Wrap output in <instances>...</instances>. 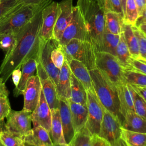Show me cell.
I'll use <instances>...</instances> for the list:
<instances>
[{
    "label": "cell",
    "instance_id": "cell-2",
    "mask_svg": "<svg viewBox=\"0 0 146 146\" xmlns=\"http://www.w3.org/2000/svg\"><path fill=\"white\" fill-rule=\"evenodd\" d=\"M76 6L81 12L91 42L96 52L100 51L106 29L103 9L91 0H78Z\"/></svg>",
    "mask_w": 146,
    "mask_h": 146
},
{
    "label": "cell",
    "instance_id": "cell-45",
    "mask_svg": "<svg viewBox=\"0 0 146 146\" xmlns=\"http://www.w3.org/2000/svg\"><path fill=\"white\" fill-rule=\"evenodd\" d=\"M22 75V71H21V67L18 68L15 70H14L12 74H11V78L13 82V84L15 85V86H17L18 83H19V81L21 80Z\"/></svg>",
    "mask_w": 146,
    "mask_h": 146
},
{
    "label": "cell",
    "instance_id": "cell-21",
    "mask_svg": "<svg viewBox=\"0 0 146 146\" xmlns=\"http://www.w3.org/2000/svg\"><path fill=\"white\" fill-rule=\"evenodd\" d=\"M120 104V112L123 116L129 111H134L132 89L131 86L124 83L116 86Z\"/></svg>",
    "mask_w": 146,
    "mask_h": 146
},
{
    "label": "cell",
    "instance_id": "cell-56",
    "mask_svg": "<svg viewBox=\"0 0 146 146\" xmlns=\"http://www.w3.org/2000/svg\"><path fill=\"white\" fill-rule=\"evenodd\" d=\"M5 123H3V121L0 122V131L2 129H5Z\"/></svg>",
    "mask_w": 146,
    "mask_h": 146
},
{
    "label": "cell",
    "instance_id": "cell-35",
    "mask_svg": "<svg viewBox=\"0 0 146 146\" xmlns=\"http://www.w3.org/2000/svg\"><path fill=\"white\" fill-rule=\"evenodd\" d=\"M17 34L9 33L0 35V48L5 52V54L9 52L14 47Z\"/></svg>",
    "mask_w": 146,
    "mask_h": 146
},
{
    "label": "cell",
    "instance_id": "cell-20",
    "mask_svg": "<svg viewBox=\"0 0 146 146\" xmlns=\"http://www.w3.org/2000/svg\"><path fill=\"white\" fill-rule=\"evenodd\" d=\"M38 61V60L36 58H31L21 65L22 75L21 80L13 91V95L15 97L23 95L28 80L32 76L34 75L36 71Z\"/></svg>",
    "mask_w": 146,
    "mask_h": 146
},
{
    "label": "cell",
    "instance_id": "cell-33",
    "mask_svg": "<svg viewBox=\"0 0 146 146\" xmlns=\"http://www.w3.org/2000/svg\"><path fill=\"white\" fill-rule=\"evenodd\" d=\"M71 142L73 146H93V136L85 127L75 133Z\"/></svg>",
    "mask_w": 146,
    "mask_h": 146
},
{
    "label": "cell",
    "instance_id": "cell-50",
    "mask_svg": "<svg viewBox=\"0 0 146 146\" xmlns=\"http://www.w3.org/2000/svg\"><path fill=\"white\" fill-rule=\"evenodd\" d=\"M108 146H127V145L124 142V141L120 137L112 144H108Z\"/></svg>",
    "mask_w": 146,
    "mask_h": 146
},
{
    "label": "cell",
    "instance_id": "cell-10",
    "mask_svg": "<svg viewBox=\"0 0 146 146\" xmlns=\"http://www.w3.org/2000/svg\"><path fill=\"white\" fill-rule=\"evenodd\" d=\"M103 116L98 136L112 144L121 137V123L119 119L103 107Z\"/></svg>",
    "mask_w": 146,
    "mask_h": 146
},
{
    "label": "cell",
    "instance_id": "cell-25",
    "mask_svg": "<svg viewBox=\"0 0 146 146\" xmlns=\"http://www.w3.org/2000/svg\"><path fill=\"white\" fill-rule=\"evenodd\" d=\"M49 133L53 143L55 145L66 143L59 108L51 111V124Z\"/></svg>",
    "mask_w": 146,
    "mask_h": 146
},
{
    "label": "cell",
    "instance_id": "cell-14",
    "mask_svg": "<svg viewBox=\"0 0 146 146\" xmlns=\"http://www.w3.org/2000/svg\"><path fill=\"white\" fill-rule=\"evenodd\" d=\"M59 4V12L53 31V39L57 42L71 21L73 8L72 0H62Z\"/></svg>",
    "mask_w": 146,
    "mask_h": 146
},
{
    "label": "cell",
    "instance_id": "cell-55",
    "mask_svg": "<svg viewBox=\"0 0 146 146\" xmlns=\"http://www.w3.org/2000/svg\"><path fill=\"white\" fill-rule=\"evenodd\" d=\"M55 146H73L71 142H70L68 144L67 143H63V144H59V145H56Z\"/></svg>",
    "mask_w": 146,
    "mask_h": 146
},
{
    "label": "cell",
    "instance_id": "cell-48",
    "mask_svg": "<svg viewBox=\"0 0 146 146\" xmlns=\"http://www.w3.org/2000/svg\"><path fill=\"white\" fill-rule=\"evenodd\" d=\"M130 86L132 87L133 90L135 91L140 96H141L146 102V87H141L131 85Z\"/></svg>",
    "mask_w": 146,
    "mask_h": 146
},
{
    "label": "cell",
    "instance_id": "cell-32",
    "mask_svg": "<svg viewBox=\"0 0 146 146\" xmlns=\"http://www.w3.org/2000/svg\"><path fill=\"white\" fill-rule=\"evenodd\" d=\"M125 83L131 86L146 87V75L135 70H124Z\"/></svg>",
    "mask_w": 146,
    "mask_h": 146
},
{
    "label": "cell",
    "instance_id": "cell-59",
    "mask_svg": "<svg viewBox=\"0 0 146 146\" xmlns=\"http://www.w3.org/2000/svg\"><path fill=\"white\" fill-rule=\"evenodd\" d=\"M0 146H3L2 144H1V143H0Z\"/></svg>",
    "mask_w": 146,
    "mask_h": 146
},
{
    "label": "cell",
    "instance_id": "cell-29",
    "mask_svg": "<svg viewBox=\"0 0 146 146\" xmlns=\"http://www.w3.org/2000/svg\"><path fill=\"white\" fill-rule=\"evenodd\" d=\"M105 27L111 33L120 35L122 33V26L124 23V18L119 14L107 11L104 13Z\"/></svg>",
    "mask_w": 146,
    "mask_h": 146
},
{
    "label": "cell",
    "instance_id": "cell-4",
    "mask_svg": "<svg viewBox=\"0 0 146 146\" xmlns=\"http://www.w3.org/2000/svg\"><path fill=\"white\" fill-rule=\"evenodd\" d=\"M49 4L41 5L19 4L0 19V35L9 33L17 34L23 26Z\"/></svg>",
    "mask_w": 146,
    "mask_h": 146
},
{
    "label": "cell",
    "instance_id": "cell-31",
    "mask_svg": "<svg viewBox=\"0 0 146 146\" xmlns=\"http://www.w3.org/2000/svg\"><path fill=\"white\" fill-rule=\"evenodd\" d=\"M120 38V34L116 35L112 34L105 29L100 51L107 52L115 56L116 48L119 42Z\"/></svg>",
    "mask_w": 146,
    "mask_h": 146
},
{
    "label": "cell",
    "instance_id": "cell-18",
    "mask_svg": "<svg viewBox=\"0 0 146 146\" xmlns=\"http://www.w3.org/2000/svg\"><path fill=\"white\" fill-rule=\"evenodd\" d=\"M59 110L66 143H70L75 135L69 100L59 99Z\"/></svg>",
    "mask_w": 146,
    "mask_h": 146
},
{
    "label": "cell",
    "instance_id": "cell-11",
    "mask_svg": "<svg viewBox=\"0 0 146 146\" xmlns=\"http://www.w3.org/2000/svg\"><path fill=\"white\" fill-rule=\"evenodd\" d=\"M58 44V42L54 39L42 40L40 39V46L38 54V60L47 72L49 77L52 79L55 86L57 84L60 69L58 68L53 63L51 52L52 49Z\"/></svg>",
    "mask_w": 146,
    "mask_h": 146
},
{
    "label": "cell",
    "instance_id": "cell-7",
    "mask_svg": "<svg viewBox=\"0 0 146 146\" xmlns=\"http://www.w3.org/2000/svg\"><path fill=\"white\" fill-rule=\"evenodd\" d=\"M72 39L91 42L83 17L77 6H74L71 21L64 30L58 42L60 46H63L66 45Z\"/></svg>",
    "mask_w": 146,
    "mask_h": 146
},
{
    "label": "cell",
    "instance_id": "cell-46",
    "mask_svg": "<svg viewBox=\"0 0 146 146\" xmlns=\"http://www.w3.org/2000/svg\"><path fill=\"white\" fill-rule=\"evenodd\" d=\"M137 7L139 17L141 16L146 6V0H134Z\"/></svg>",
    "mask_w": 146,
    "mask_h": 146
},
{
    "label": "cell",
    "instance_id": "cell-58",
    "mask_svg": "<svg viewBox=\"0 0 146 146\" xmlns=\"http://www.w3.org/2000/svg\"><path fill=\"white\" fill-rule=\"evenodd\" d=\"M20 146H27L26 144H25L23 142H22L21 140L20 141Z\"/></svg>",
    "mask_w": 146,
    "mask_h": 146
},
{
    "label": "cell",
    "instance_id": "cell-12",
    "mask_svg": "<svg viewBox=\"0 0 146 146\" xmlns=\"http://www.w3.org/2000/svg\"><path fill=\"white\" fill-rule=\"evenodd\" d=\"M59 12L58 2L52 1L42 10V23L39 38L42 40L53 39V31Z\"/></svg>",
    "mask_w": 146,
    "mask_h": 146
},
{
    "label": "cell",
    "instance_id": "cell-6",
    "mask_svg": "<svg viewBox=\"0 0 146 146\" xmlns=\"http://www.w3.org/2000/svg\"><path fill=\"white\" fill-rule=\"evenodd\" d=\"M96 67L115 86L125 83V70L115 56L105 52H96Z\"/></svg>",
    "mask_w": 146,
    "mask_h": 146
},
{
    "label": "cell",
    "instance_id": "cell-51",
    "mask_svg": "<svg viewBox=\"0 0 146 146\" xmlns=\"http://www.w3.org/2000/svg\"><path fill=\"white\" fill-rule=\"evenodd\" d=\"M2 93H9V92L7 89V87H6L5 83H3L2 80V79L0 78V94Z\"/></svg>",
    "mask_w": 146,
    "mask_h": 146
},
{
    "label": "cell",
    "instance_id": "cell-28",
    "mask_svg": "<svg viewBox=\"0 0 146 146\" xmlns=\"http://www.w3.org/2000/svg\"><path fill=\"white\" fill-rule=\"evenodd\" d=\"M115 56L124 70H132V60L133 58L124 41L122 33L120 34L119 42L116 48Z\"/></svg>",
    "mask_w": 146,
    "mask_h": 146
},
{
    "label": "cell",
    "instance_id": "cell-23",
    "mask_svg": "<svg viewBox=\"0 0 146 146\" xmlns=\"http://www.w3.org/2000/svg\"><path fill=\"white\" fill-rule=\"evenodd\" d=\"M69 105L74 131L76 133L86 127L88 117L87 108V106L70 100H69Z\"/></svg>",
    "mask_w": 146,
    "mask_h": 146
},
{
    "label": "cell",
    "instance_id": "cell-38",
    "mask_svg": "<svg viewBox=\"0 0 146 146\" xmlns=\"http://www.w3.org/2000/svg\"><path fill=\"white\" fill-rule=\"evenodd\" d=\"M9 93L0 94V122L3 121L11 111V106L8 98Z\"/></svg>",
    "mask_w": 146,
    "mask_h": 146
},
{
    "label": "cell",
    "instance_id": "cell-36",
    "mask_svg": "<svg viewBox=\"0 0 146 146\" xmlns=\"http://www.w3.org/2000/svg\"><path fill=\"white\" fill-rule=\"evenodd\" d=\"M132 89L134 112L138 115L146 118V102Z\"/></svg>",
    "mask_w": 146,
    "mask_h": 146
},
{
    "label": "cell",
    "instance_id": "cell-9",
    "mask_svg": "<svg viewBox=\"0 0 146 146\" xmlns=\"http://www.w3.org/2000/svg\"><path fill=\"white\" fill-rule=\"evenodd\" d=\"M87 108L88 117L86 127L92 136L98 135L103 119V109L94 88L87 91Z\"/></svg>",
    "mask_w": 146,
    "mask_h": 146
},
{
    "label": "cell",
    "instance_id": "cell-15",
    "mask_svg": "<svg viewBox=\"0 0 146 146\" xmlns=\"http://www.w3.org/2000/svg\"><path fill=\"white\" fill-rule=\"evenodd\" d=\"M42 86L37 75L32 76L28 80L23 92L24 104L23 110L33 112L36 107Z\"/></svg>",
    "mask_w": 146,
    "mask_h": 146
},
{
    "label": "cell",
    "instance_id": "cell-39",
    "mask_svg": "<svg viewBox=\"0 0 146 146\" xmlns=\"http://www.w3.org/2000/svg\"><path fill=\"white\" fill-rule=\"evenodd\" d=\"M51 58L54 65L58 68L60 69L64 62L65 57L59 44H58L51 51Z\"/></svg>",
    "mask_w": 146,
    "mask_h": 146
},
{
    "label": "cell",
    "instance_id": "cell-47",
    "mask_svg": "<svg viewBox=\"0 0 146 146\" xmlns=\"http://www.w3.org/2000/svg\"><path fill=\"white\" fill-rule=\"evenodd\" d=\"M93 146H108L107 143L98 135L93 136Z\"/></svg>",
    "mask_w": 146,
    "mask_h": 146
},
{
    "label": "cell",
    "instance_id": "cell-5",
    "mask_svg": "<svg viewBox=\"0 0 146 146\" xmlns=\"http://www.w3.org/2000/svg\"><path fill=\"white\" fill-rule=\"evenodd\" d=\"M59 46L68 63L74 59L84 64L89 71L96 68V51L91 42L72 39L66 45Z\"/></svg>",
    "mask_w": 146,
    "mask_h": 146
},
{
    "label": "cell",
    "instance_id": "cell-16",
    "mask_svg": "<svg viewBox=\"0 0 146 146\" xmlns=\"http://www.w3.org/2000/svg\"><path fill=\"white\" fill-rule=\"evenodd\" d=\"M33 127L41 126L50 132L51 124V111L44 98L42 90L38 103L31 113Z\"/></svg>",
    "mask_w": 146,
    "mask_h": 146
},
{
    "label": "cell",
    "instance_id": "cell-34",
    "mask_svg": "<svg viewBox=\"0 0 146 146\" xmlns=\"http://www.w3.org/2000/svg\"><path fill=\"white\" fill-rule=\"evenodd\" d=\"M139 17L137 10L134 0H127L124 17V22L135 26Z\"/></svg>",
    "mask_w": 146,
    "mask_h": 146
},
{
    "label": "cell",
    "instance_id": "cell-40",
    "mask_svg": "<svg viewBox=\"0 0 146 146\" xmlns=\"http://www.w3.org/2000/svg\"><path fill=\"white\" fill-rule=\"evenodd\" d=\"M133 29L139 42L140 53V57L139 58L146 59V36L136 26H133Z\"/></svg>",
    "mask_w": 146,
    "mask_h": 146
},
{
    "label": "cell",
    "instance_id": "cell-41",
    "mask_svg": "<svg viewBox=\"0 0 146 146\" xmlns=\"http://www.w3.org/2000/svg\"><path fill=\"white\" fill-rule=\"evenodd\" d=\"M103 9L104 13L113 11L119 14L123 18L124 17L120 0H105Z\"/></svg>",
    "mask_w": 146,
    "mask_h": 146
},
{
    "label": "cell",
    "instance_id": "cell-19",
    "mask_svg": "<svg viewBox=\"0 0 146 146\" xmlns=\"http://www.w3.org/2000/svg\"><path fill=\"white\" fill-rule=\"evenodd\" d=\"M71 72L68 62L65 59L60 69L58 80L56 86L59 99L69 100L71 96Z\"/></svg>",
    "mask_w": 146,
    "mask_h": 146
},
{
    "label": "cell",
    "instance_id": "cell-8",
    "mask_svg": "<svg viewBox=\"0 0 146 146\" xmlns=\"http://www.w3.org/2000/svg\"><path fill=\"white\" fill-rule=\"evenodd\" d=\"M31 112L22 110H11L6 117L5 129L19 139L31 130Z\"/></svg>",
    "mask_w": 146,
    "mask_h": 146
},
{
    "label": "cell",
    "instance_id": "cell-57",
    "mask_svg": "<svg viewBox=\"0 0 146 146\" xmlns=\"http://www.w3.org/2000/svg\"><path fill=\"white\" fill-rule=\"evenodd\" d=\"M139 59V60H140V61H141V62H144V63L146 64V59H143V58H139V59Z\"/></svg>",
    "mask_w": 146,
    "mask_h": 146
},
{
    "label": "cell",
    "instance_id": "cell-44",
    "mask_svg": "<svg viewBox=\"0 0 146 146\" xmlns=\"http://www.w3.org/2000/svg\"><path fill=\"white\" fill-rule=\"evenodd\" d=\"M18 2L25 5H41L44 4H49L52 0H17Z\"/></svg>",
    "mask_w": 146,
    "mask_h": 146
},
{
    "label": "cell",
    "instance_id": "cell-60",
    "mask_svg": "<svg viewBox=\"0 0 146 146\" xmlns=\"http://www.w3.org/2000/svg\"><path fill=\"white\" fill-rule=\"evenodd\" d=\"M1 0H0V3H1Z\"/></svg>",
    "mask_w": 146,
    "mask_h": 146
},
{
    "label": "cell",
    "instance_id": "cell-42",
    "mask_svg": "<svg viewBox=\"0 0 146 146\" xmlns=\"http://www.w3.org/2000/svg\"><path fill=\"white\" fill-rule=\"evenodd\" d=\"M0 3V19L7 15L10 11L18 6L17 0H1Z\"/></svg>",
    "mask_w": 146,
    "mask_h": 146
},
{
    "label": "cell",
    "instance_id": "cell-27",
    "mask_svg": "<svg viewBox=\"0 0 146 146\" xmlns=\"http://www.w3.org/2000/svg\"><path fill=\"white\" fill-rule=\"evenodd\" d=\"M69 100L87 106V91L72 73L71 74V96Z\"/></svg>",
    "mask_w": 146,
    "mask_h": 146
},
{
    "label": "cell",
    "instance_id": "cell-43",
    "mask_svg": "<svg viewBox=\"0 0 146 146\" xmlns=\"http://www.w3.org/2000/svg\"><path fill=\"white\" fill-rule=\"evenodd\" d=\"M132 70H135L146 75V64L139 59L133 58L132 60Z\"/></svg>",
    "mask_w": 146,
    "mask_h": 146
},
{
    "label": "cell",
    "instance_id": "cell-30",
    "mask_svg": "<svg viewBox=\"0 0 146 146\" xmlns=\"http://www.w3.org/2000/svg\"><path fill=\"white\" fill-rule=\"evenodd\" d=\"M127 146H146V133L122 128L120 137Z\"/></svg>",
    "mask_w": 146,
    "mask_h": 146
},
{
    "label": "cell",
    "instance_id": "cell-22",
    "mask_svg": "<svg viewBox=\"0 0 146 146\" xmlns=\"http://www.w3.org/2000/svg\"><path fill=\"white\" fill-rule=\"evenodd\" d=\"M71 73L82 84L86 91L93 89L90 71L82 62L72 59L68 63Z\"/></svg>",
    "mask_w": 146,
    "mask_h": 146
},
{
    "label": "cell",
    "instance_id": "cell-52",
    "mask_svg": "<svg viewBox=\"0 0 146 146\" xmlns=\"http://www.w3.org/2000/svg\"><path fill=\"white\" fill-rule=\"evenodd\" d=\"M136 27L146 36V24L140 25Z\"/></svg>",
    "mask_w": 146,
    "mask_h": 146
},
{
    "label": "cell",
    "instance_id": "cell-26",
    "mask_svg": "<svg viewBox=\"0 0 146 146\" xmlns=\"http://www.w3.org/2000/svg\"><path fill=\"white\" fill-rule=\"evenodd\" d=\"M122 34L132 57L134 59H138L140 57L139 46L133 26L124 22L122 26Z\"/></svg>",
    "mask_w": 146,
    "mask_h": 146
},
{
    "label": "cell",
    "instance_id": "cell-54",
    "mask_svg": "<svg viewBox=\"0 0 146 146\" xmlns=\"http://www.w3.org/2000/svg\"><path fill=\"white\" fill-rule=\"evenodd\" d=\"M91 1H92L94 2H96L101 7L103 8V5H104V2L105 0H91Z\"/></svg>",
    "mask_w": 146,
    "mask_h": 146
},
{
    "label": "cell",
    "instance_id": "cell-24",
    "mask_svg": "<svg viewBox=\"0 0 146 146\" xmlns=\"http://www.w3.org/2000/svg\"><path fill=\"white\" fill-rule=\"evenodd\" d=\"M121 128L131 131L146 133V118L138 115L134 111H129L124 116Z\"/></svg>",
    "mask_w": 146,
    "mask_h": 146
},
{
    "label": "cell",
    "instance_id": "cell-3",
    "mask_svg": "<svg viewBox=\"0 0 146 146\" xmlns=\"http://www.w3.org/2000/svg\"><path fill=\"white\" fill-rule=\"evenodd\" d=\"M94 91L102 106L117 117L121 124L124 117L120 112L116 86L98 69L90 71Z\"/></svg>",
    "mask_w": 146,
    "mask_h": 146
},
{
    "label": "cell",
    "instance_id": "cell-1",
    "mask_svg": "<svg viewBox=\"0 0 146 146\" xmlns=\"http://www.w3.org/2000/svg\"><path fill=\"white\" fill-rule=\"evenodd\" d=\"M42 23V11L39 12L18 32L16 42L5 54L0 66V78L5 83L13 71L31 58L38 60L40 46L39 33Z\"/></svg>",
    "mask_w": 146,
    "mask_h": 146
},
{
    "label": "cell",
    "instance_id": "cell-37",
    "mask_svg": "<svg viewBox=\"0 0 146 146\" xmlns=\"http://www.w3.org/2000/svg\"><path fill=\"white\" fill-rule=\"evenodd\" d=\"M21 140L5 128L0 131V143L3 146H20Z\"/></svg>",
    "mask_w": 146,
    "mask_h": 146
},
{
    "label": "cell",
    "instance_id": "cell-53",
    "mask_svg": "<svg viewBox=\"0 0 146 146\" xmlns=\"http://www.w3.org/2000/svg\"><path fill=\"white\" fill-rule=\"evenodd\" d=\"M120 3H121V6L123 9V11L124 13H124H125V4H126V1L127 0H120Z\"/></svg>",
    "mask_w": 146,
    "mask_h": 146
},
{
    "label": "cell",
    "instance_id": "cell-13",
    "mask_svg": "<svg viewBox=\"0 0 146 146\" xmlns=\"http://www.w3.org/2000/svg\"><path fill=\"white\" fill-rule=\"evenodd\" d=\"M36 75L40 79L43 95L51 111L59 108V99L57 94L56 86L39 60L36 68Z\"/></svg>",
    "mask_w": 146,
    "mask_h": 146
},
{
    "label": "cell",
    "instance_id": "cell-17",
    "mask_svg": "<svg viewBox=\"0 0 146 146\" xmlns=\"http://www.w3.org/2000/svg\"><path fill=\"white\" fill-rule=\"evenodd\" d=\"M20 140L30 146H55L49 132L41 126L33 127L29 133Z\"/></svg>",
    "mask_w": 146,
    "mask_h": 146
},
{
    "label": "cell",
    "instance_id": "cell-49",
    "mask_svg": "<svg viewBox=\"0 0 146 146\" xmlns=\"http://www.w3.org/2000/svg\"><path fill=\"white\" fill-rule=\"evenodd\" d=\"M142 24H146V6L142 15L137 18L135 26L138 27L139 25Z\"/></svg>",
    "mask_w": 146,
    "mask_h": 146
}]
</instances>
